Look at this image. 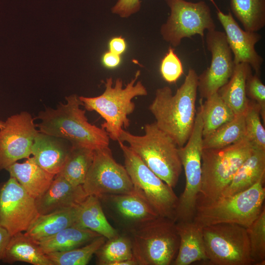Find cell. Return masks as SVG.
Wrapping results in <instances>:
<instances>
[{
  "label": "cell",
  "mask_w": 265,
  "mask_h": 265,
  "mask_svg": "<svg viewBox=\"0 0 265 265\" xmlns=\"http://www.w3.org/2000/svg\"><path fill=\"white\" fill-rule=\"evenodd\" d=\"M203 120L200 106L196 113L191 133L186 143L178 148L185 170L186 186L179 198L175 221H193L202 182Z\"/></svg>",
  "instance_id": "10"
},
{
  "label": "cell",
  "mask_w": 265,
  "mask_h": 265,
  "mask_svg": "<svg viewBox=\"0 0 265 265\" xmlns=\"http://www.w3.org/2000/svg\"><path fill=\"white\" fill-rule=\"evenodd\" d=\"M94 151L72 146L62 169L57 174L74 185H82L92 162Z\"/></svg>",
  "instance_id": "30"
},
{
  "label": "cell",
  "mask_w": 265,
  "mask_h": 265,
  "mask_svg": "<svg viewBox=\"0 0 265 265\" xmlns=\"http://www.w3.org/2000/svg\"><path fill=\"white\" fill-rule=\"evenodd\" d=\"M140 6V0H118L111 10L122 18H128L138 11Z\"/></svg>",
  "instance_id": "38"
},
{
  "label": "cell",
  "mask_w": 265,
  "mask_h": 265,
  "mask_svg": "<svg viewBox=\"0 0 265 265\" xmlns=\"http://www.w3.org/2000/svg\"><path fill=\"white\" fill-rule=\"evenodd\" d=\"M170 9L160 33L163 39L174 47L180 45L184 38L198 34L204 36L205 30L215 29L211 9L204 1L192 2L186 0H165Z\"/></svg>",
  "instance_id": "11"
},
{
  "label": "cell",
  "mask_w": 265,
  "mask_h": 265,
  "mask_svg": "<svg viewBox=\"0 0 265 265\" xmlns=\"http://www.w3.org/2000/svg\"><path fill=\"white\" fill-rule=\"evenodd\" d=\"M1 261L9 264L22 262L33 265H53L38 243L22 232L11 236Z\"/></svg>",
  "instance_id": "24"
},
{
  "label": "cell",
  "mask_w": 265,
  "mask_h": 265,
  "mask_svg": "<svg viewBox=\"0 0 265 265\" xmlns=\"http://www.w3.org/2000/svg\"><path fill=\"white\" fill-rule=\"evenodd\" d=\"M140 75V71L138 70L125 87L121 79H117L113 85L112 78H106L104 82L105 90L101 95L94 97L79 96L85 110L95 111L104 119L102 128L114 141H118L122 130L127 129L130 125L128 116L135 107L132 99L148 94L142 82H136Z\"/></svg>",
  "instance_id": "3"
},
{
  "label": "cell",
  "mask_w": 265,
  "mask_h": 265,
  "mask_svg": "<svg viewBox=\"0 0 265 265\" xmlns=\"http://www.w3.org/2000/svg\"><path fill=\"white\" fill-rule=\"evenodd\" d=\"M82 185L71 184L59 175H56L45 192L35 199L39 214L79 206L87 197Z\"/></svg>",
  "instance_id": "18"
},
{
  "label": "cell",
  "mask_w": 265,
  "mask_h": 265,
  "mask_svg": "<svg viewBox=\"0 0 265 265\" xmlns=\"http://www.w3.org/2000/svg\"><path fill=\"white\" fill-rule=\"evenodd\" d=\"M252 265H265V207L259 216L246 228Z\"/></svg>",
  "instance_id": "34"
},
{
  "label": "cell",
  "mask_w": 265,
  "mask_h": 265,
  "mask_svg": "<svg viewBox=\"0 0 265 265\" xmlns=\"http://www.w3.org/2000/svg\"><path fill=\"white\" fill-rule=\"evenodd\" d=\"M232 13L244 30L257 32L265 26V0H230Z\"/></svg>",
  "instance_id": "31"
},
{
  "label": "cell",
  "mask_w": 265,
  "mask_h": 265,
  "mask_svg": "<svg viewBox=\"0 0 265 265\" xmlns=\"http://www.w3.org/2000/svg\"><path fill=\"white\" fill-rule=\"evenodd\" d=\"M176 226L180 244L172 265H189L198 261H207L203 227L193 221L176 222Z\"/></svg>",
  "instance_id": "20"
},
{
  "label": "cell",
  "mask_w": 265,
  "mask_h": 265,
  "mask_svg": "<svg viewBox=\"0 0 265 265\" xmlns=\"http://www.w3.org/2000/svg\"><path fill=\"white\" fill-rule=\"evenodd\" d=\"M99 199L110 216L127 231L160 216L135 192L107 195Z\"/></svg>",
  "instance_id": "17"
},
{
  "label": "cell",
  "mask_w": 265,
  "mask_h": 265,
  "mask_svg": "<svg viewBox=\"0 0 265 265\" xmlns=\"http://www.w3.org/2000/svg\"><path fill=\"white\" fill-rule=\"evenodd\" d=\"M106 239L101 236L83 246L46 255L53 265H86Z\"/></svg>",
  "instance_id": "33"
},
{
  "label": "cell",
  "mask_w": 265,
  "mask_h": 265,
  "mask_svg": "<svg viewBox=\"0 0 265 265\" xmlns=\"http://www.w3.org/2000/svg\"><path fill=\"white\" fill-rule=\"evenodd\" d=\"M265 175V150L255 149L238 168L221 196H228L244 191Z\"/></svg>",
  "instance_id": "26"
},
{
  "label": "cell",
  "mask_w": 265,
  "mask_h": 265,
  "mask_svg": "<svg viewBox=\"0 0 265 265\" xmlns=\"http://www.w3.org/2000/svg\"><path fill=\"white\" fill-rule=\"evenodd\" d=\"M82 186L87 195L99 199L135 192L125 166L116 161L109 147L94 150L93 161Z\"/></svg>",
  "instance_id": "12"
},
{
  "label": "cell",
  "mask_w": 265,
  "mask_h": 265,
  "mask_svg": "<svg viewBox=\"0 0 265 265\" xmlns=\"http://www.w3.org/2000/svg\"><path fill=\"white\" fill-rule=\"evenodd\" d=\"M66 103L55 108L46 107L40 111L36 124L40 132L63 138L73 147L96 150L109 147V137L106 131L88 122L86 110L76 94L65 97Z\"/></svg>",
  "instance_id": "1"
},
{
  "label": "cell",
  "mask_w": 265,
  "mask_h": 265,
  "mask_svg": "<svg viewBox=\"0 0 265 265\" xmlns=\"http://www.w3.org/2000/svg\"><path fill=\"white\" fill-rule=\"evenodd\" d=\"M265 178L244 191L197 206L193 221L202 227L220 223L248 227L265 208Z\"/></svg>",
  "instance_id": "6"
},
{
  "label": "cell",
  "mask_w": 265,
  "mask_h": 265,
  "mask_svg": "<svg viewBox=\"0 0 265 265\" xmlns=\"http://www.w3.org/2000/svg\"><path fill=\"white\" fill-rule=\"evenodd\" d=\"M246 95L256 101L260 111L264 122L265 120V86L259 76L250 74L246 81Z\"/></svg>",
  "instance_id": "37"
},
{
  "label": "cell",
  "mask_w": 265,
  "mask_h": 265,
  "mask_svg": "<svg viewBox=\"0 0 265 265\" xmlns=\"http://www.w3.org/2000/svg\"><path fill=\"white\" fill-rule=\"evenodd\" d=\"M143 135L122 130L118 141L126 142L145 164L172 188L176 186L182 171L179 147L155 122L144 126Z\"/></svg>",
  "instance_id": "4"
},
{
  "label": "cell",
  "mask_w": 265,
  "mask_h": 265,
  "mask_svg": "<svg viewBox=\"0 0 265 265\" xmlns=\"http://www.w3.org/2000/svg\"><path fill=\"white\" fill-rule=\"evenodd\" d=\"M245 137L256 149L265 150V130L261 121L260 107L249 100L245 112Z\"/></svg>",
  "instance_id": "35"
},
{
  "label": "cell",
  "mask_w": 265,
  "mask_h": 265,
  "mask_svg": "<svg viewBox=\"0 0 265 265\" xmlns=\"http://www.w3.org/2000/svg\"><path fill=\"white\" fill-rule=\"evenodd\" d=\"M251 73V67L248 64H235L229 80L218 91L235 115L244 113L248 107L249 100L246 93V81Z\"/></svg>",
  "instance_id": "25"
},
{
  "label": "cell",
  "mask_w": 265,
  "mask_h": 265,
  "mask_svg": "<svg viewBox=\"0 0 265 265\" xmlns=\"http://www.w3.org/2000/svg\"><path fill=\"white\" fill-rule=\"evenodd\" d=\"M11 235L4 227L0 225V261H1Z\"/></svg>",
  "instance_id": "41"
},
{
  "label": "cell",
  "mask_w": 265,
  "mask_h": 265,
  "mask_svg": "<svg viewBox=\"0 0 265 265\" xmlns=\"http://www.w3.org/2000/svg\"><path fill=\"white\" fill-rule=\"evenodd\" d=\"M109 51L118 55L121 54L125 51L126 44L124 38L122 37L113 38L109 43Z\"/></svg>",
  "instance_id": "39"
},
{
  "label": "cell",
  "mask_w": 265,
  "mask_h": 265,
  "mask_svg": "<svg viewBox=\"0 0 265 265\" xmlns=\"http://www.w3.org/2000/svg\"><path fill=\"white\" fill-rule=\"evenodd\" d=\"M5 170L35 199L45 192L55 176L41 168L33 157L22 163L16 162Z\"/></svg>",
  "instance_id": "21"
},
{
  "label": "cell",
  "mask_w": 265,
  "mask_h": 265,
  "mask_svg": "<svg viewBox=\"0 0 265 265\" xmlns=\"http://www.w3.org/2000/svg\"><path fill=\"white\" fill-rule=\"evenodd\" d=\"M99 236V234L89 229L72 226L37 242L47 254L83 246Z\"/></svg>",
  "instance_id": "27"
},
{
  "label": "cell",
  "mask_w": 265,
  "mask_h": 265,
  "mask_svg": "<svg viewBox=\"0 0 265 265\" xmlns=\"http://www.w3.org/2000/svg\"><path fill=\"white\" fill-rule=\"evenodd\" d=\"M78 206L56 211L49 213L39 214L24 233L36 242L50 237L62 230L74 226Z\"/></svg>",
  "instance_id": "23"
},
{
  "label": "cell",
  "mask_w": 265,
  "mask_h": 265,
  "mask_svg": "<svg viewBox=\"0 0 265 265\" xmlns=\"http://www.w3.org/2000/svg\"><path fill=\"white\" fill-rule=\"evenodd\" d=\"M74 226L89 229L106 239L119 234L108 221L100 199L93 195H88L79 205Z\"/></svg>",
  "instance_id": "22"
},
{
  "label": "cell",
  "mask_w": 265,
  "mask_h": 265,
  "mask_svg": "<svg viewBox=\"0 0 265 265\" xmlns=\"http://www.w3.org/2000/svg\"><path fill=\"white\" fill-rule=\"evenodd\" d=\"M39 131L29 112L15 114L0 129V171L31 155V147Z\"/></svg>",
  "instance_id": "14"
},
{
  "label": "cell",
  "mask_w": 265,
  "mask_h": 265,
  "mask_svg": "<svg viewBox=\"0 0 265 265\" xmlns=\"http://www.w3.org/2000/svg\"><path fill=\"white\" fill-rule=\"evenodd\" d=\"M160 71L162 78L168 82H176L183 74L181 61L170 47L161 60Z\"/></svg>",
  "instance_id": "36"
},
{
  "label": "cell",
  "mask_w": 265,
  "mask_h": 265,
  "mask_svg": "<svg viewBox=\"0 0 265 265\" xmlns=\"http://www.w3.org/2000/svg\"><path fill=\"white\" fill-rule=\"evenodd\" d=\"M97 265H115L120 261L133 258L130 237L119 233L107 239L95 254Z\"/></svg>",
  "instance_id": "32"
},
{
  "label": "cell",
  "mask_w": 265,
  "mask_h": 265,
  "mask_svg": "<svg viewBox=\"0 0 265 265\" xmlns=\"http://www.w3.org/2000/svg\"><path fill=\"white\" fill-rule=\"evenodd\" d=\"M217 16L234 54V63H247L255 70L256 74L259 76L264 59L256 52L255 47L262 38L261 35L257 32L243 30L230 11L225 14L217 9Z\"/></svg>",
  "instance_id": "16"
},
{
  "label": "cell",
  "mask_w": 265,
  "mask_h": 265,
  "mask_svg": "<svg viewBox=\"0 0 265 265\" xmlns=\"http://www.w3.org/2000/svg\"><path fill=\"white\" fill-rule=\"evenodd\" d=\"M4 125V121L0 120V129H1L3 127Z\"/></svg>",
  "instance_id": "42"
},
{
  "label": "cell",
  "mask_w": 265,
  "mask_h": 265,
  "mask_svg": "<svg viewBox=\"0 0 265 265\" xmlns=\"http://www.w3.org/2000/svg\"><path fill=\"white\" fill-rule=\"evenodd\" d=\"M206 41L212 55L211 63L198 76V89L201 97L206 99L228 82L235 64L224 32L216 29L208 31Z\"/></svg>",
  "instance_id": "15"
},
{
  "label": "cell",
  "mask_w": 265,
  "mask_h": 265,
  "mask_svg": "<svg viewBox=\"0 0 265 265\" xmlns=\"http://www.w3.org/2000/svg\"><path fill=\"white\" fill-rule=\"evenodd\" d=\"M128 232L138 265H172L180 244L175 221L159 216Z\"/></svg>",
  "instance_id": "7"
},
{
  "label": "cell",
  "mask_w": 265,
  "mask_h": 265,
  "mask_svg": "<svg viewBox=\"0 0 265 265\" xmlns=\"http://www.w3.org/2000/svg\"><path fill=\"white\" fill-rule=\"evenodd\" d=\"M198 84V76L190 68L175 94L168 86L158 88L149 106L157 126L172 137L179 147L186 143L193 130Z\"/></svg>",
  "instance_id": "2"
},
{
  "label": "cell",
  "mask_w": 265,
  "mask_h": 265,
  "mask_svg": "<svg viewBox=\"0 0 265 265\" xmlns=\"http://www.w3.org/2000/svg\"><path fill=\"white\" fill-rule=\"evenodd\" d=\"M203 120V138L208 136L225 123L233 119L235 114L218 92L199 101Z\"/></svg>",
  "instance_id": "28"
},
{
  "label": "cell",
  "mask_w": 265,
  "mask_h": 265,
  "mask_svg": "<svg viewBox=\"0 0 265 265\" xmlns=\"http://www.w3.org/2000/svg\"><path fill=\"white\" fill-rule=\"evenodd\" d=\"M39 215L35 199L15 178L0 184V225L11 236L27 231Z\"/></svg>",
  "instance_id": "13"
},
{
  "label": "cell",
  "mask_w": 265,
  "mask_h": 265,
  "mask_svg": "<svg viewBox=\"0 0 265 265\" xmlns=\"http://www.w3.org/2000/svg\"><path fill=\"white\" fill-rule=\"evenodd\" d=\"M255 149L246 137L223 148L202 149V182L196 207L220 197L238 168Z\"/></svg>",
  "instance_id": "5"
},
{
  "label": "cell",
  "mask_w": 265,
  "mask_h": 265,
  "mask_svg": "<svg viewBox=\"0 0 265 265\" xmlns=\"http://www.w3.org/2000/svg\"><path fill=\"white\" fill-rule=\"evenodd\" d=\"M103 64L108 68H114L118 66L121 61L120 55L116 54L111 52L106 53L102 58Z\"/></svg>",
  "instance_id": "40"
},
{
  "label": "cell",
  "mask_w": 265,
  "mask_h": 265,
  "mask_svg": "<svg viewBox=\"0 0 265 265\" xmlns=\"http://www.w3.org/2000/svg\"><path fill=\"white\" fill-rule=\"evenodd\" d=\"M118 142L123 152L124 166L135 192L159 216L175 221L179 197L173 188L156 175L129 146Z\"/></svg>",
  "instance_id": "8"
},
{
  "label": "cell",
  "mask_w": 265,
  "mask_h": 265,
  "mask_svg": "<svg viewBox=\"0 0 265 265\" xmlns=\"http://www.w3.org/2000/svg\"><path fill=\"white\" fill-rule=\"evenodd\" d=\"M72 145L67 140L39 132L31 147V155L47 172L56 175L62 169Z\"/></svg>",
  "instance_id": "19"
},
{
  "label": "cell",
  "mask_w": 265,
  "mask_h": 265,
  "mask_svg": "<svg viewBox=\"0 0 265 265\" xmlns=\"http://www.w3.org/2000/svg\"><path fill=\"white\" fill-rule=\"evenodd\" d=\"M246 136L245 113L235 115L232 120L221 126L203 138L202 149L223 148L237 143Z\"/></svg>",
  "instance_id": "29"
},
{
  "label": "cell",
  "mask_w": 265,
  "mask_h": 265,
  "mask_svg": "<svg viewBox=\"0 0 265 265\" xmlns=\"http://www.w3.org/2000/svg\"><path fill=\"white\" fill-rule=\"evenodd\" d=\"M207 261L211 265H252L246 228L220 223L203 227Z\"/></svg>",
  "instance_id": "9"
}]
</instances>
